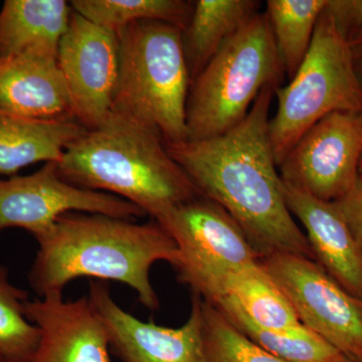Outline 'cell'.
<instances>
[{
  "label": "cell",
  "mask_w": 362,
  "mask_h": 362,
  "mask_svg": "<svg viewBox=\"0 0 362 362\" xmlns=\"http://www.w3.org/2000/svg\"><path fill=\"white\" fill-rule=\"evenodd\" d=\"M275 90L264 88L246 118L225 134L165 146L199 194L240 226L259 259L280 252L312 259L306 235L286 204L272 150L269 114Z\"/></svg>",
  "instance_id": "obj_1"
},
{
  "label": "cell",
  "mask_w": 362,
  "mask_h": 362,
  "mask_svg": "<svg viewBox=\"0 0 362 362\" xmlns=\"http://www.w3.org/2000/svg\"><path fill=\"white\" fill-rule=\"evenodd\" d=\"M39 244L28 273L40 298L63 293L78 278L116 281L129 286L143 306L156 311L159 299L150 282L151 267L165 261L175 267V240L156 221L137 223L104 214L71 213L35 240Z\"/></svg>",
  "instance_id": "obj_2"
},
{
  "label": "cell",
  "mask_w": 362,
  "mask_h": 362,
  "mask_svg": "<svg viewBox=\"0 0 362 362\" xmlns=\"http://www.w3.org/2000/svg\"><path fill=\"white\" fill-rule=\"evenodd\" d=\"M57 164L71 185L116 195L153 220L201 195L156 131L115 111L69 145Z\"/></svg>",
  "instance_id": "obj_3"
},
{
  "label": "cell",
  "mask_w": 362,
  "mask_h": 362,
  "mask_svg": "<svg viewBox=\"0 0 362 362\" xmlns=\"http://www.w3.org/2000/svg\"><path fill=\"white\" fill-rule=\"evenodd\" d=\"M120 70L113 111L156 131L165 144L187 141V105L192 78L182 30L142 21L117 33Z\"/></svg>",
  "instance_id": "obj_4"
},
{
  "label": "cell",
  "mask_w": 362,
  "mask_h": 362,
  "mask_svg": "<svg viewBox=\"0 0 362 362\" xmlns=\"http://www.w3.org/2000/svg\"><path fill=\"white\" fill-rule=\"evenodd\" d=\"M265 13L232 35L192 80L187 105V140L225 134L242 122L261 90L284 78Z\"/></svg>",
  "instance_id": "obj_5"
},
{
  "label": "cell",
  "mask_w": 362,
  "mask_h": 362,
  "mask_svg": "<svg viewBox=\"0 0 362 362\" xmlns=\"http://www.w3.org/2000/svg\"><path fill=\"white\" fill-rule=\"evenodd\" d=\"M275 95L277 112L270 118L269 135L278 168L302 136L324 117L337 111H362V87L351 47L338 32L327 7L319 18L303 63Z\"/></svg>",
  "instance_id": "obj_6"
},
{
  "label": "cell",
  "mask_w": 362,
  "mask_h": 362,
  "mask_svg": "<svg viewBox=\"0 0 362 362\" xmlns=\"http://www.w3.org/2000/svg\"><path fill=\"white\" fill-rule=\"evenodd\" d=\"M154 221L177 247V280L209 303L218 304L233 274L259 259L226 209L202 195Z\"/></svg>",
  "instance_id": "obj_7"
},
{
  "label": "cell",
  "mask_w": 362,
  "mask_h": 362,
  "mask_svg": "<svg viewBox=\"0 0 362 362\" xmlns=\"http://www.w3.org/2000/svg\"><path fill=\"white\" fill-rule=\"evenodd\" d=\"M300 322L347 357H362V301L314 259L280 252L259 259Z\"/></svg>",
  "instance_id": "obj_8"
},
{
  "label": "cell",
  "mask_w": 362,
  "mask_h": 362,
  "mask_svg": "<svg viewBox=\"0 0 362 362\" xmlns=\"http://www.w3.org/2000/svg\"><path fill=\"white\" fill-rule=\"evenodd\" d=\"M71 213L125 220L146 216L116 195L71 185L59 175L56 162H47L33 175L0 180V232L23 228L37 240L49 233L61 216Z\"/></svg>",
  "instance_id": "obj_9"
},
{
  "label": "cell",
  "mask_w": 362,
  "mask_h": 362,
  "mask_svg": "<svg viewBox=\"0 0 362 362\" xmlns=\"http://www.w3.org/2000/svg\"><path fill=\"white\" fill-rule=\"evenodd\" d=\"M361 159L362 111L333 112L302 136L279 173L284 182L333 202L356 185Z\"/></svg>",
  "instance_id": "obj_10"
},
{
  "label": "cell",
  "mask_w": 362,
  "mask_h": 362,
  "mask_svg": "<svg viewBox=\"0 0 362 362\" xmlns=\"http://www.w3.org/2000/svg\"><path fill=\"white\" fill-rule=\"evenodd\" d=\"M58 64L74 118L86 129H96L113 112L120 70L118 35L73 9L59 42Z\"/></svg>",
  "instance_id": "obj_11"
},
{
  "label": "cell",
  "mask_w": 362,
  "mask_h": 362,
  "mask_svg": "<svg viewBox=\"0 0 362 362\" xmlns=\"http://www.w3.org/2000/svg\"><path fill=\"white\" fill-rule=\"evenodd\" d=\"M88 297L106 326L112 349L123 362H206L201 297L192 294L189 317L176 328L144 322L128 313L102 281L90 283Z\"/></svg>",
  "instance_id": "obj_12"
},
{
  "label": "cell",
  "mask_w": 362,
  "mask_h": 362,
  "mask_svg": "<svg viewBox=\"0 0 362 362\" xmlns=\"http://www.w3.org/2000/svg\"><path fill=\"white\" fill-rule=\"evenodd\" d=\"M25 313L40 331L30 362H111L106 326L89 297L65 301L52 293L28 300Z\"/></svg>",
  "instance_id": "obj_13"
},
{
  "label": "cell",
  "mask_w": 362,
  "mask_h": 362,
  "mask_svg": "<svg viewBox=\"0 0 362 362\" xmlns=\"http://www.w3.org/2000/svg\"><path fill=\"white\" fill-rule=\"evenodd\" d=\"M283 185L290 213L306 230L312 259L362 301V251L335 202L321 201L284 181Z\"/></svg>",
  "instance_id": "obj_14"
},
{
  "label": "cell",
  "mask_w": 362,
  "mask_h": 362,
  "mask_svg": "<svg viewBox=\"0 0 362 362\" xmlns=\"http://www.w3.org/2000/svg\"><path fill=\"white\" fill-rule=\"evenodd\" d=\"M0 115L74 118L57 57L33 54L0 59Z\"/></svg>",
  "instance_id": "obj_15"
},
{
  "label": "cell",
  "mask_w": 362,
  "mask_h": 362,
  "mask_svg": "<svg viewBox=\"0 0 362 362\" xmlns=\"http://www.w3.org/2000/svg\"><path fill=\"white\" fill-rule=\"evenodd\" d=\"M73 7L65 0H6L0 9V59L57 57Z\"/></svg>",
  "instance_id": "obj_16"
},
{
  "label": "cell",
  "mask_w": 362,
  "mask_h": 362,
  "mask_svg": "<svg viewBox=\"0 0 362 362\" xmlns=\"http://www.w3.org/2000/svg\"><path fill=\"white\" fill-rule=\"evenodd\" d=\"M87 131L76 119L40 120L0 115V175H18L37 162L59 163L69 145Z\"/></svg>",
  "instance_id": "obj_17"
},
{
  "label": "cell",
  "mask_w": 362,
  "mask_h": 362,
  "mask_svg": "<svg viewBox=\"0 0 362 362\" xmlns=\"http://www.w3.org/2000/svg\"><path fill=\"white\" fill-rule=\"evenodd\" d=\"M257 0H197L187 25L182 30V47L192 80L214 58L226 40L259 13Z\"/></svg>",
  "instance_id": "obj_18"
},
{
  "label": "cell",
  "mask_w": 362,
  "mask_h": 362,
  "mask_svg": "<svg viewBox=\"0 0 362 362\" xmlns=\"http://www.w3.org/2000/svg\"><path fill=\"white\" fill-rule=\"evenodd\" d=\"M223 300L235 305L263 329L291 330L302 325L289 300L259 259L233 274Z\"/></svg>",
  "instance_id": "obj_19"
},
{
  "label": "cell",
  "mask_w": 362,
  "mask_h": 362,
  "mask_svg": "<svg viewBox=\"0 0 362 362\" xmlns=\"http://www.w3.org/2000/svg\"><path fill=\"white\" fill-rule=\"evenodd\" d=\"M329 0H268L265 11L285 76L291 80L308 54Z\"/></svg>",
  "instance_id": "obj_20"
},
{
  "label": "cell",
  "mask_w": 362,
  "mask_h": 362,
  "mask_svg": "<svg viewBox=\"0 0 362 362\" xmlns=\"http://www.w3.org/2000/svg\"><path fill=\"white\" fill-rule=\"evenodd\" d=\"M245 337L286 362H343L345 356L302 324L291 330L259 327L235 305L223 300L214 305Z\"/></svg>",
  "instance_id": "obj_21"
},
{
  "label": "cell",
  "mask_w": 362,
  "mask_h": 362,
  "mask_svg": "<svg viewBox=\"0 0 362 362\" xmlns=\"http://www.w3.org/2000/svg\"><path fill=\"white\" fill-rule=\"evenodd\" d=\"M74 11L95 25L116 33L142 21H157L183 28L194 11L187 0H73Z\"/></svg>",
  "instance_id": "obj_22"
},
{
  "label": "cell",
  "mask_w": 362,
  "mask_h": 362,
  "mask_svg": "<svg viewBox=\"0 0 362 362\" xmlns=\"http://www.w3.org/2000/svg\"><path fill=\"white\" fill-rule=\"evenodd\" d=\"M28 293L9 280V270L0 265V361L30 362L39 345L40 331L25 313Z\"/></svg>",
  "instance_id": "obj_23"
},
{
  "label": "cell",
  "mask_w": 362,
  "mask_h": 362,
  "mask_svg": "<svg viewBox=\"0 0 362 362\" xmlns=\"http://www.w3.org/2000/svg\"><path fill=\"white\" fill-rule=\"evenodd\" d=\"M202 310L206 362H286L245 337L214 304L202 299Z\"/></svg>",
  "instance_id": "obj_24"
},
{
  "label": "cell",
  "mask_w": 362,
  "mask_h": 362,
  "mask_svg": "<svg viewBox=\"0 0 362 362\" xmlns=\"http://www.w3.org/2000/svg\"><path fill=\"white\" fill-rule=\"evenodd\" d=\"M327 8L349 45L362 39V0H329Z\"/></svg>",
  "instance_id": "obj_25"
},
{
  "label": "cell",
  "mask_w": 362,
  "mask_h": 362,
  "mask_svg": "<svg viewBox=\"0 0 362 362\" xmlns=\"http://www.w3.org/2000/svg\"><path fill=\"white\" fill-rule=\"evenodd\" d=\"M335 202L354 239L362 251V176L359 175L354 187Z\"/></svg>",
  "instance_id": "obj_26"
},
{
  "label": "cell",
  "mask_w": 362,
  "mask_h": 362,
  "mask_svg": "<svg viewBox=\"0 0 362 362\" xmlns=\"http://www.w3.org/2000/svg\"><path fill=\"white\" fill-rule=\"evenodd\" d=\"M350 47H351L352 59H354L356 76L362 87V39L356 42V44L350 45Z\"/></svg>",
  "instance_id": "obj_27"
},
{
  "label": "cell",
  "mask_w": 362,
  "mask_h": 362,
  "mask_svg": "<svg viewBox=\"0 0 362 362\" xmlns=\"http://www.w3.org/2000/svg\"><path fill=\"white\" fill-rule=\"evenodd\" d=\"M343 362H362V357H347L345 356Z\"/></svg>",
  "instance_id": "obj_28"
},
{
  "label": "cell",
  "mask_w": 362,
  "mask_h": 362,
  "mask_svg": "<svg viewBox=\"0 0 362 362\" xmlns=\"http://www.w3.org/2000/svg\"><path fill=\"white\" fill-rule=\"evenodd\" d=\"M359 175L362 176V159L361 162V168H359Z\"/></svg>",
  "instance_id": "obj_29"
},
{
  "label": "cell",
  "mask_w": 362,
  "mask_h": 362,
  "mask_svg": "<svg viewBox=\"0 0 362 362\" xmlns=\"http://www.w3.org/2000/svg\"><path fill=\"white\" fill-rule=\"evenodd\" d=\"M0 362H2L1 361H0Z\"/></svg>",
  "instance_id": "obj_30"
}]
</instances>
